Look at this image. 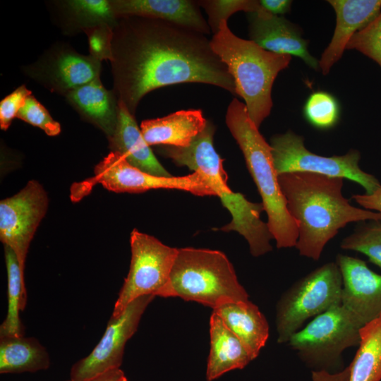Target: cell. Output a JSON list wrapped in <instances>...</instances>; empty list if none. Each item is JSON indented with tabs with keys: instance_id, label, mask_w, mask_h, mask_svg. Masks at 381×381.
<instances>
[{
	"instance_id": "cell-1",
	"label": "cell",
	"mask_w": 381,
	"mask_h": 381,
	"mask_svg": "<svg viewBox=\"0 0 381 381\" xmlns=\"http://www.w3.org/2000/svg\"><path fill=\"white\" fill-rule=\"evenodd\" d=\"M113 32L112 90L133 116L145 95L168 85L205 83L236 95L232 76L206 35L134 16L119 17Z\"/></svg>"
},
{
	"instance_id": "cell-2",
	"label": "cell",
	"mask_w": 381,
	"mask_h": 381,
	"mask_svg": "<svg viewBox=\"0 0 381 381\" xmlns=\"http://www.w3.org/2000/svg\"><path fill=\"white\" fill-rule=\"evenodd\" d=\"M342 178L306 172L278 176L288 211L296 222L301 255L318 260L328 241L350 222L381 221V213L351 205L342 195Z\"/></svg>"
},
{
	"instance_id": "cell-3",
	"label": "cell",
	"mask_w": 381,
	"mask_h": 381,
	"mask_svg": "<svg viewBox=\"0 0 381 381\" xmlns=\"http://www.w3.org/2000/svg\"><path fill=\"white\" fill-rule=\"evenodd\" d=\"M215 129L213 123L207 121L205 129L189 146L159 145L157 151L163 157L171 159L177 166L187 167L205 177L224 207L231 214V222L221 230L237 231L248 241L251 254L255 257L260 256L272 250L270 240L273 238L267 224L260 219L263 205L250 202L243 194L234 193L229 188L223 159L214 147Z\"/></svg>"
},
{
	"instance_id": "cell-4",
	"label": "cell",
	"mask_w": 381,
	"mask_h": 381,
	"mask_svg": "<svg viewBox=\"0 0 381 381\" xmlns=\"http://www.w3.org/2000/svg\"><path fill=\"white\" fill-rule=\"evenodd\" d=\"M225 119L262 198L264 210L267 214V224L277 247L296 246L298 228L288 211L280 188L270 145L250 119L245 104L236 98L229 104Z\"/></svg>"
},
{
	"instance_id": "cell-5",
	"label": "cell",
	"mask_w": 381,
	"mask_h": 381,
	"mask_svg": "<svg viewBox=\"0 0 381 381\" xmlns=\"http://www.w3.org/2000/svg\"><path fill=\"white\" fill-rule=\"evenodd\" d=\"M210 41L234 80L236 95L243 99L250 119L259 128L271 111L274 81L289 66L291 56L267 51L251 40L237 37L226 20L220 23Z\"/></svg>"
},
{
	"instance_id": "cell-6",
	"label": "cell",
	"mask_w": 381,
	"mask_h": 381,
	"mask_svg": "<svg viewBox=\"0 0 381 381\" xmlns=\"http://www.w3.org/2000/svg\"><path fill=\"white\" fill-rule=\"evenodd\" d=\"M157 296L193 301L213 310L225 303L248 301L224 253L194 248H178L169 281Z\"/></svg>"
},
{
	"instance_id": "cell-7",
	"label": "cell",
	"mask_w": 381,
	"mask_h": 381,
	"mask_svg": "<svg viewBox=\"0 0 381 381\" xmlns=\"http://www.w3.org/2000/svg\"><path fill=\"white\" fill-rule=\"evenodd\" d=\"M341 291L336 262L325 263L295 282L277 305V342L287 343L308 319L340 305Z\"/></svg>"
},
{
	"instance_id": "cell-8",
	"label": "cell",
	"mask_w": 381,
	"mask_h": 381,
	"mask_svg": "<svg viewBox=\"0 0 381 381\" xmlns=\"http://www.w3.org/2000/svg\"><path fill=\"white\" fill-rule=\"evenodd\" d=\"M361 327L340 304L315 317L287 344L306 364L327 371L338 365L345 349L359 345Z\"/></svg>"
},
{
	"instance_id": "cell-9",
	"label": "cell",
	"mask_w": 381,
	"mask_h": 381,
	"mask_svg": "<svg viewBox=\"0 0 381 381\" xmlns=\"http://www.w3.org/2000/svg\"><path fill=\"white\" fill-rule=\"evenodd\" d=\"M304 139L289 131L271 138L270 147L277 175L306 172L351 180L371 194L381 186L378 180L360 168V152L351 150L340 156L325 157L314 154L304 145Z\"/></svg>"
},
{
	"instance_id": "cell-10",
	"label": "cell",
	"mask_w": 381,
	"mask_h": 381,
	"mask_svg": "<svg viewBox=\"0 0 381 381\" xmlns=\"http://www.w3.org/2000/svg\"><path fill=\"white\" fill-rule=\"evenodd\" d=\"M131 261L111 318L118 317L133 300L157 296L167 284L178 248L164 245L152 236L135 229L131 234Z\"/></svg>"
},
{
	"instance_id": "cell-11",
	"label": "cell",
	"mask_w": 381,
	"mask_h": 381,
	"mask_svg": "<svg viewBox=\"0 0 381 381\" xmlns=\"http://www.w3.org/2000/svg\"><path fill=\"white\" fill-rule=\"evenodd\" d=\"M101 69V61L62 42L53 44L35 61L21 67L28 78L63 96L100 78Z\"/></svg>"
},
{
	"instance_id": "cell-12",
	"label": "cell",
	"mask_w": 381,
	"mask_h": 381,
	"mask_svg": "<svg viewBox=\"0 0 381 381\" xmlns=\"http://www.w3.org/2000/svg\"><path fill=\"white\" fill-rule=\"evenodd\" d=\"M91 183H101L116 193H138L151 189H176L198 196L216 195L205 177L194 172L183 176H157L131 165L121 155L111 151L95 167Z\"/></svg>"
},
{
	"instance_id": "cell-13",
	"label": "cell",
	"mask_w": 381,
	"mask_h": 381,
	"mask_svg": "<svg viewBox=\"0 0 381 381\" xmlns=\"http://www.w3.org/2000/svg\"><path fill=\"white\" fill-rule=\"evenodd\" d=\"M48 203L47 192L36 180L0 202V239L16 254L23 277L28 248Z\"/></svg>"
},
{
	"instance_id": "cell-14",
	"label": "cell",
	"mask_w": 381,
	"mask_h": 381,
	"mask_svg": "<svg viewBox=\"0 0 381 381\" xmlns=\"http://www.w3.org/2000/svg\"><path fill=\"white\" fill-rule=\"evenodd\" d=\"M155 297H138L118 317L111 318L105 332L92 352L72 366L71 381H87L108 370L119 368L125 344L135 332L143 313Z\"/></svg>"
},
{
	"instance_id": "cell-15",
	"label": "cell",
	"mask_w": 381,
	"mask_h": 381,
	"mask_svg": "<svg viewBox=\"0 0 381 381\" xmlns=\"http://www.w3.org/2000/svg\"><path fill=\"white\" fill-rule=\"evenodd\" d=\"M342 278L341 305L363 327L381 314V275L358 258L338 254Z\"/></svg>"
},
{
	"instance_id": "cell-16",
	"label": "cell",
	"mask_w": 381,
	"mask_h": 381,
	"mask_svg": "<svg viewBox=\"0 0 381 381\" xmlns=\"http://www.w3.org/2000/svg\"><path fill=\"white\" fill-rule=\"evenodd\" d=\"M247 18L250 40L267 51L299 57L309 67L318 69L319 61L308 52V42L303 38L298 26L262 6L257 11L248 13Z\"/></svg>"
},
{
	"instance_id": "cell-17",
	"label": "cell",
	"mask_w": 381,
	"mask_h": 381,
	"mask_svg": "<svg viewBox=\"0 0 381 381\" xmlns=\"http://www.w3.org/2000/svg\"><path fill=\"white\" fill-rule=\"evenodd\" d=\"M336 13L332 40L322 54L319 67L327 75L341 57L351 38L381 12V0H329Z\"/></svg>"
},
{
	"instance_id": "cell-18",
	"label": "cell",
	"mask_w": 381,
	"mask_h": 381,
	"mask_svg": "<svg viewBox=\"0 0 381 381\" xmlns=\"http://www.w3.org/2000/svg\"><path fill=\"white\" fill-rule=\"evenodd\" d=\"M119 17L140 16L163 20L205 35L211 32L198 1L190 0H111Z\"/></svg>"
},
{
	"instance_id": "cell-19",
	"label": "cell",
	"mask_w": 381,
	"mask_h": 381,
	"mask_svg": "<svg viewBox=\"0 0 381 381\" xmlns=\"http://www.w3.org/2000/svg\"><path fill=\"white\" fill-rule=\"evenodd\" d=\"M47 4L54 23L66 35L102 25L114 28L118 20L111 0H54Z\"/></svg>"
},
{
	"instance_id": "cell-20",
	"label": "cell",
	"mask_w": 381,
	"mask_h": 381,
	"mask_svg": "<svg viewBox=\"0 0 381 381\" xmlns=\"http://www.w3.org/2000/svg\"><path fill=\"white\" fill-rule=\"evenodd\" d=\"M80 117L105 133L114 134L119 119V102L113 90H107L100 78L83 85L64 96Z\"/></svg>"
},
{
	"instance_id": "cell-21",
	"label": "cell",
	"mask_w": 381,
	"mask_h": 381,
	"mask_svg": "<svg viewBox=\"0 0 381 381\" xmlns=\"http://www.w3.org/2000/svg\"><path fill=\"white\" fill-rule=\"evenodd\" d=\"M119 103L116 128L108 139L111 150L119 153L131 165L146 173L157 176H172L159 163L145 140L135 116L121 102Z\"/></svg>"
},
{
	"instance_id": "cell-22",
	"label": "cell",
	"mask_w": 381,
	"mask_h": 381,
	"mask_svg": "<svg viewBox=\"0 0 381 381\" xmlns=\"http://www.w3.org/2000/svg\"><path fill=\"white\" fill-rule=\"evenodd\" d=\"M200 109L181 110L166 116L142 121L140 130L150 145L189 146L206 127Z\"/></svg>"
},
{
	"instance_id": "cell-23",
	"label": "cell",
	"mask_w": 381,
	"mask_h": 381,
	"mask_svg": "<svg viewBox=\"0 0 381 381\" xmlns=\"http://www.w3.org/2000/svg\"><path fill=\"white\" fill-rule=\"evenodd\" d=\"M238 338L253 360L269 337V325L258 306L250 301L225 303L213 310Z\"/></svg>"
},
{
	"instance_id": "cell-24",
	"label": "cell",
	"mask_w": 381,
	"mask_h": 381,
	"mask_svg": "<svg viewBox=\"0 0 381 381\" xmlns=\"http://www.w3.org/2000/svg\"><path fill=\"white\" fill-rule=\"evenodd\" d=\"M210 351L206 377L212 381L225 373L241 369L253 361L238 338L212 312L210 320Z\"/></svg>"
},
{
	"instance_id": "cell-25",
	"label": "cell",
	"mask_w": 381,
	"mask_h": 381,
	"mask_svg": "<svg viewBox=\"0 0 381 381\" xmlns=\"http://www.w3.org/2000/svg\"><path fill=\"white\" fill-rule=\"evenodd\" d=\"M45 348L35 338L0 337V373H21L49 366Z\"/></svg>"
},
{
	"instance_id": "cell-26",
	"label": "cell",
	"mask_w": 381,
	"mask_h": 381,
	"mask_svg": "<svg viewBox=\"0 0 381 381\" xmlns=\"http://www.w3.org/2000/svg\"><path fill=\"white\" fill-rule=\"evenodd\" d=\"M359 348L349 365V381L381 380V314L360 329Z\"/></svg>"
},
{
	"instance_id": "cell-27",
	"label": "cell",
	"mask_w": 381,
	"mask_h": 381,
	"mask_svg": "<svg viewBox=\"0 0 381 381\" xmlns=\"http://www.w3.org/2000/svg\"><path fill=\"white\" fill-rule=\"evenodd\" d=\"M4 257L8 277V310L0 326V337H23V326L19 312L26 306L25 278L16 254L6 246H4Z\"/></svg>"
},
{
	"instance_id": "cell-28",
	"label": "cell",
	"mask_w": 381,
	"mask_h": 381,
	"mask_svg": "<svg viewBox=\"0 0 381 381\" xmlns=\"http://www.w3.org/2000/svg\"><path fill=\"white\" fill-rule=\"evenodd\" d=\"M306 120L313 127L327 130L333 128L339 122L340 104L332 94L325 91H316L307 98L303 109Z\"/></svg>"
},
{
	"instance_id": "cell-29",
	"label": "cell",
	"mask_w": 381,
	"mask_h": 381,
	"mask_svg": "<svg viewBox=\"0 0 381 381\" xmlns=\"http://www.w3.org/2000/svg\"><path fill=\"white\" fill-rule=\"evenodd\" d=\"M380 222L371 220L366 224L358 226L352 234L342 240L341 248L361 253L381 267Z\"/></svg>"
},
{
	"instance_id": "cell-30",
	"label": "cell",
	"mask_w": 381,
	"mask_h": 381,
	"mask_svg": "<svg viewBox=\"0 0 381 381\" xmlns=\"http://www.w3.org/2000/svg\"><path fill=\"white\" fill-rule=\"evenodd\" d=\"M198 3L207 14V23L213 35L218 31L220 23L227 21L232 14L240 11L255 12L261 8L260 1L255 0H202Z\"/></svg>"
},
{
	"instance_id": "cell-31",
	"label": "cell",
	"mask_w": 381,
	"mask_h": 381,
	"mask_svg": "<svg viewBox=\"0 0 381 381\" xmlns=\"http://www.w3.org/2000/svg\"><path fill=\"white\" fill-rule=\"evenodd\" d=\"M346 49L358 50L381 67V12L370 24L355 33Z\"/></svg>"
},
{
	"instance_id": "cell-32",
	"label": "cell",
	"mask_w": 381,
	"mask_h": 381,
	"mask_svg": "<svg viewBox=\"0 0 381 381\" xmlns=\"http://www.w3.org/2000/svg\"><path fill=\"white\" fill-rule=\"evenodd\" d=\"M16 118L42 129L49 136L57 135L61 132L60 123L32 94L26 98Z\"/></svg>"
},
{
	"instance_id": "cell-33",
	"label": "cell",
	"mask_w": 381,
	"mask_h": 381,
	"mask_svg": "<svg viewBox=\"0 0 381 381\" xmlns=\"http://www.w3.org/2000/svg\"><path fill=\"white\" fill-rule=\"evenodd\" d=\"M113 29L111 25H102L85 31L88 40L89 55L101 62L103 60L111 61Z\"/></svg>"
},
{
	"instance_id": "cell-34",
	"label": "cell",
	"mask_w": 381,
	"mask_h": 381,
	"mask_svg": "<svg viewBox=\"0 0 381 381\" xmlns=\"http://www.w3.org/2000/svg\"><path fill=\"white\" fill-rule=\"evenodd\" d=\"M32 94L25 85H22L5 97L0 102V128L7 130L13 119L23 105L26 98Z\"/></svg>"
},
{
	"instance_id": "cell-35",
	"label": "cell",
	"mask_w": 381,
	"mask_h": 381,
	"mask_svg": "<svg viewBox=\"0 0 381 381\" xmlns=\"http://www.w3.org/2000/svg\"><path fill=\"white\" fill-rule=\"evenodd\" d=\"M352 198L361 206L381 213V186L371 194L354 195Z\"/></svg>"
},
{
	"instance_id": "cell-36",
	"label": "cell",
	"mask_w": 381,
	"mask_h": 381,
	"mask_svg": "<svg viewBox=\"0 0 381 381\" xmlns=\"http://www.w3.org/2000/svg\"><path fill=\"white\" fill-rule=\"evenodd\" d=\"M292 1L289 0H261L260 4L267 12L275 15H284L291 10Z\"/></svg>"
},
{
	"instance_id": "cell-37",
	"label": "cell",
	"mask_w": 381,
	"mask_h": 381,
	"mask_svg": "<svg viewBox=\"0 0 381 381\" xmlns=\"http://www.w3.org/2000/svg\"><path fill=\"white\" fill-rule=\"evenodd\" d=\"M350 375L349 366L337 373H330L325 370H315L312 373L313 381H349Z\"/></svg>"
},
{
	"instance_id": "cell-38",
	"label": "cell",
	"mask_w": 381,
	"mask_h": 381,
	"mask_svg": "<svg viewBox=\"0 0 381 381\" xmlns=\"http://www.w3.org/2000/svg\"><path fill=\"white\" fill-rule=\"evenodd\" d=\"M125 377L123 372L117 368L108 370L87 381H123Z\"/></svg>"
},
{
	"instance_id": "cell-39",
	"label": "cell",
	"mask_w": 381,
	"mask_h": 381,
	"mask_svg": "<svg viewBox=\"0 0 381 381\" xmlns=\"http://www.w3.org/2000/svg\"><path fill=\"white\" fill-rule=\"evenodd\" d=\"M123 381H128V380H127V378L125 377V378L123 380Z\"/></svg>"
},
{
	"instance_id": "cell-40",
	"label": "cell",
	"mask_w": 381,
	"mask_h": 381,
	"mask_svg": "<svg viewBox=\"0 0 381 381\" xmlns=\"http://www.w3.org/2000/svg\"><path fill=\"white\" fill-rule=\"evenodd\" d=\"M71 381V380H70Z\"/></svg>"
}]
</instances>
